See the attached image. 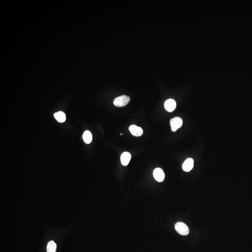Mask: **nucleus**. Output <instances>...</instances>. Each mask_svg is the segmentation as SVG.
<instances>
[{
  "mask_svg": "<svg viewBox=\"0 0 252 252\" xmlns=\"http://www.w3.org/2000/svg\"><path fill=\"white\" fill-rule=\"evenodd\" d=\"M130 100V98L127 96H120L115 99L114 104L116 107H123L127 105Z\"/></svg>",
  "mask_w": 252,
  "mask_h": 252,
  "instance_id": "f257e3e1",
  "label": "nucleus"
},
{
  "mask_svg": "<svg viewBox=\"0 0 252 252\" xmlns=\"http://www.w3.org/2000/svg\"><path fill=\"white\" fill-rule=\"evenodd\" d=\"M175 228L177 232L182 235H187L189 233V227L185 224L184 223H177L175 226Z\"/></svg>",
  "mask_w": 252,
  "mask_h": 252,
  "instance_id": "f03ea898",
  "label": "nucleus"
},
{
  "mask_svg": "<svg viewBox=\"0 0 252 252\" xmlns=\"http://www.w3.org/2000/svg\"><path fill=\"white\" fill-rule=\"evenodd\" d=\"M183 123V120L181 118L176 117L171 119L170 120L171 130L173 132H175L182 127Z\"/></svg>",
  "mask_w": 252,
  "mask_h": 252,
  "instance_id": "7ed1b4c3",
  "label": "nucleus"
},
{
  "mask_svg": "<svg viewBox=\"0 0 252 252\" xmlns=\"http://www.w3.org/2000/svg\"><path fill=\"white\" fill-rule=\"evenodd\" d=\"M153 176L157 182H163L165 178L164 170L160 168L155 169L153 171Z\"/></svg>",
  "mask_w": 252,
  "mask_h": 252,
  "instance_id": "20e7f679",
  "label": "nucleus"
},
{
  "mask_svg": "<svg viewBox=\"0 0 252 252\" xmlns=\"http://www.w3.org/2000/svg\"><path fill=\"white\" fill-rule=\"evenodd\" d=\"M129 130L132 135L136 137L140 136H142L143 132H144L143 129L135 125L130 126L129 128Z\"/></svg>",
  "mask_w": 252,
  "mask_h": 252,
  "instance_id": "39448f33",
  "label": "nucleus"
},
{
  "mask_svg": "<svg viewBox=\"0 0 252 252\" xmlns=\"http://www.w3.org/2000/svg\"><path fill=\"white\" fill-rule=\"evenodd\" d=\"M176 106L175 100L173 99L168 100L165 103V108L169 112H173L175 109Z\"/></svg>",
  "mask_w": 252,
  "mask_h": 252,
  "instance_id": "423d86ee",
  "label": "nucleus"
},
{
  "mask_svg": "<svg viewBox=\"0 0 252 252\" xmlns=\"http://www.w3.org/2000/svg\"><path fill=\"white\" fill-rule=\"evenodd\" d=\"M194 166V160L192 158H188L184 162L182 165L183 170L189 172L193 169Z\"/></svg>",
  "mask_w": 252,
  "mask_h": 252,
  "instance_id": "0eeeda50",
  "label": "nucleus"
},
{
  "mask_svg": "<svg viewBox=\"0 0 252 252\" xmlns=\"http://www.w3.org/2000/svg\"><path fill=\"white\" fill-rule=\"evenodd\" d=\"M131 158V155L129 152H125L122 153L120 156V160L122 165L127 166L128 165Z\"/></svg>",
  "mask_w": 252,
  "mask_h": 252,
  "instance_id": "6e6552de",
  "label": "nucleus"
},
{
  "mask_svg": "<svg viewBox=\"0 0 252 252\" xmlns=\"http://www.w3.org/2000/svg\"><path fill=\"white\" fill-rule=\"evenodd\" d=\"M55 119L58 120L59 122L62 123L65 122L66 120V114L64 112L60 111L58 113H55L54 115Z\"/></svg>",
  "mask_w": 252,
  "mask_h": 252,
  "instance_id": "1a4fd4ad",
  "label": "nucleus"
},
{
  "mask_svg": "<svg viewBox=\"0 0 252 252\" xmlns=\"http://www.w3.org/2000/svg\"><path fill=\"white\" fill-rule=\"evenodd\" d=\"M83 140L87 144H89L91 143L92 140V135L89 131H85L83 135Z\"/></svg>",
  "mask_w": 252,
  "mask_h": 252,
  "instance_id": "9d476101",
  "label": "nucleus"
},
{
  "mask_svg": "<svg viewBox=\"0 0 252 252\" xmlns=\"http://www.w3.org/2000/svg\"><path fill=\"white\" fill-rule=\"evenodd\" d=\"M57 245L53 241H51L48 243L47 246V252H56Z\"/></svg>",
  "mask_w": 252,
  "mask_h": 252,
  "instance_id": "9b49d317",
  "label": "nucleus"
},
{
  "mask_svg": "<svg viewBox=\"0 0 252 252\" xmlns=\"http://www.w3.org/2000/svg\"><path fill=\"white\" fill-rule=\"evenodd\" d=\"M120 135H123V133H122V134H120Z\"/></svg>",
  "mask_w": 252,
  "mask_h": 252,
  "instance_id": "f8f14e48",
  "label": "nucleus"
}]
</instances>
